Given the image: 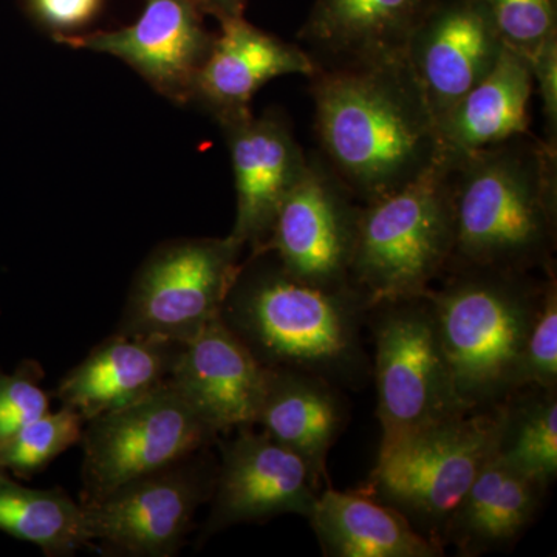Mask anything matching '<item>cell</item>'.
<instances>
[{"label":"cell","mask_w":557,"mask_h":557,"mask_svg":"<svg viewBox=\"0 0 557 557\" xmlns=\"http://www.w3.org/2000/svg\"><path fill=\"white\" fill-rule=\"evenodd\" d=\"M319 156L359 203L423 177L440 157L434 115L405 60L310 76Z\"/></svg>","instance_id":"1"},{"label":"cell","mask_w":557,"mask_h":557,"mask_svg":"<svg viewBox=\"0 0 557 557\" xmlns=\"http://www.w3.org/2000/svg\"><path fill=\"white\" fill-rule=\"evenodd\" d=\"M369 310V299L354 285L313 287L289 276L270 251H260L242 262L220 319L263 368L359 388L372 376L362 339Z\"/></svg>","instance_id":"2"},{"label":"cell","mask_w":557,"mask_h":557,"mask_svg":"<svg viewBox=\"0 0 557 557\" xmlns=\"http://www.w3.org/2000/svg\"><path fill=\"white\" fill-rule=\"evenodd\" d=\"M449 164L454 240L449 269H556L557 148L520 135Z\"/></svg>","instance_id":"3"},{"label":"cell","mask_w":557,"mask_h":557,"mask_svg":"<svg viewBox=\"0 0 557 557\" xmlns=\"http://www.w3.org/2000/svg\"><path fill=\"white\" fill-rule=\"evenodd\" d=\"M545 274L457 267L446 271L442 287L426 293L467 410L496 408L519 391L523 348L544 296Z\"/></svg>","instance_id":"4"},{"label":"cell","mask_w":557,"mask_h":557,"mask_svg":"<svg viewBox=\"0 0 557 557\" xmlns=\"http://www.w3.org/2000/svg\"><path fill=\"white\" fill-rule=\"evenodd\" d=\"M454 240L449 164L442 159L397 193L361 205L350 284L370 307L420 298L448 271Z\"/></svg>","instance_id":"5"},{"label":"cell","mask_w":557,"mask_h":557,"mask_svg":"<svg viewBox=\"0 0 557 557\" xmlns=\"http://www.w3.org/2000/svg\"><path fill=\"white\" fill-rule=\"evenodd\" d=\"M496 408L438 421L380 448L366 494L445 548L450 519L496 453Z\"/></svg>","instance_id":"6"},{"label":"cell","mask_w":557,"mask_h":557,"mask_svg":"<svg viewBox=\"0 0 557 557\" xmlns=\"http://www.w3.org/2000/svg\"><path fill=\"white\" fill-rule=\"evenodd\" d=\"M373 364L381 431L380 448L471 412L458 398L428 296L370 307Z\"/></svg>","instance_id":"7"},{"label":"cell","mask_w":557,"mask_h":557,"mask_svg":"<svg viewBox=\"0 0 557 557\" xmlns=\"http://www.w3.org/2000/svg\"><path fill=\"white\" fill-rule=\"evenodd\" d=\"M244 249L231 236L163 242L135 274L115 332L188 343L220 318Z\"/></svg>","instance_id":"8"},{"label":"cell","mask_w":557,"mask_h":557,"mask_svg":"<svg viewBox=\"0 0 557 557\" xmlns=\"http://www.w3.org/2000/svg\"><path fill=\"white\" fill-rule=\"evenodd\" d=\"M218 440V432L166 380L145 397L86 421L81 504L171 467Z\"/></svg>","instance_id":"9"},{"label":"cell","mask_w":557,"mask_h":557,"mask_svg":"<svg viewBox=\"0 0 557 557\" xmlns=\"http://www.w3.org/2000/svg\"><path fill=\"white\" fill-rule=\"evenodd\" d=\"M218 463L209 448L171 467L116 487L83 505L86 530L110 556L178 555L194 527L197 509L214 490Z\"/></svg>","instance_id":"10"},{"label":"cell","mask_w":557,"mask_h":557,"mask_svg":"<svg viewBox=\"0 0 557 557\" xmlns=\"http://www.w3.org/2000/svg\"><path fill=\"white\" fill-rule=\"evenodd\" d=\"M361 205L319 152L311 153L260 251H270L289 276L313 287H351Z\"/></svg>","instance_id":"11"},{"label":"cell","mask_w":557,"mask_h":557,"mask_svg":"<svg viewBox=\"0 0 557 557\" xmlns=\"http://www.w3.org/2000/svg\"><path fill=\"white\" fill-rule=\"evenodd\" d=\"M322 479L306 458L265 432L237 429L236 438L220 443L211 509L197 547L240 523L265 522L284 515L309 518Z\"/></svg>","instance_id":"12"},{"label":"cell","mask_w":557,"mask_h":557,"mask_svg":"<svg viewBox=\"0 0 557 557\" xmlns=\"http://www.w3.org/2000/svg\"><path fill=\"white\" fill-rule=\"evenodd\" d=\"M214 38L189 0H146L138 20L121 30L54 35L72 49L126 62L175 104L193 102L194 84Z\"/></svg>","instance_id":"13"},{"label":"cell","mask_w":557,"mask_h":557,"mask_svg":"<svg viewBox=\"0 0 557 557\" xmlns=\"http://www.w3.org/2000/svg\"><path fill=\"white\" fill-rule=\"evenodd\" d=\"M483 0H431L406 47L435 123L485 78L505 50Z\"/></svg>","instance_id":"14"},{"label":"cell","mask_w":557,"mask_h":557,"mask_svg":"<svg viewBox=\"0 0 557 557\" xmlns=\"http://www.w3.org/2000/svg\"><path fill=\"white\" fill-rule=\"evenodd\" d=\"M228 143L237 209L230 236L249 252L269 240L282 201L306 172L309 157L284 113L269 110L222 126Z\"/></svg>","instance_id":"15"},{"label":"cell","mask_w":557,"mask_h":557,"mask_svg":"<svg viewBox=\"0 0 557 557\" xmlns=\"http://www.w3.org/2000/svg\"><path fill=\"white\" fill-rule=\"evenodd\" d=\"M269 372L218 318L183 344L168 380L220 435L255 426Z\"/></svg>","instance_id":"16"},{"label":"cell","mask_w":557,"mask_h":557,"mask_svg":"<svg viewBox=\"0 0 557 557\" xmlns=\"http://www.w3.org/2000/svg\"><path fill=\"white\" fill-rule=\"evenodd\" d=\"M314 72L317 65L304 47L237 17L220 22V33L194 84L193 102H199L222 127L251 115L252 98L271 79L310 78Z\"/></svg>","instance_id":"17"},{"label":"cell","mask_w":557,"mask_h":557,"mask_svg":"<svg viewBox=\"0 0 557 557\" xmlns=\"http://www.w3.org/2000/svg\"><path fill=\"white\" fill-rule=\"evenodd\" d=\"M431 0H314L299 39L318 69L405 60Z\"/></svg>","instance_id":"18"},{"label":"cell","mask_w":557,"mask_h":557,"mask_svg":"<svg viewBox=\"0 0 557 557\" xmlns=\"http://www.w3.org/2000/svg\"><path fill=\"white\" fill-rule=\"evenodd\" d=\"M183 344L113 332L58 384L57 398L84 421L123 408L170 379Z\"/></svg>","instance_id":"19"},{"label":"cell","mask_w":557,"mask_h":557,"mask_svg":"<svg viewBox=\"0 0 557 557\" xmlns=\"http://www.w3.org/2000/svg\"><path fill=\"white\" fill-rule=\"evenodd\" d=\"M530 60L505 47L496 67L437 120L440 157L456 160L530 134Z\"/></svg>","instance_id":"20"},{"label":"cell","mask_w":557,"mask_h":557,"mask_svg":"<svg viewBox=\"0 0 557 557\" xmlns=\"http://www.w3.org/2000/svg\"><path fill=\"white\" fill-rule=\"evenodd\" d=\"M548 487L494 456L454 512L445 545L463 557L512 547L537 519Z\"/></svg>","instance_id":"21"},{"label":"cell","mask_w":557,"mask_h":557,"mask_svg":"<svg viewBox=\"0 0 557 557\" xmlns=\"http://www.w3.org/2000/svg\"><path fill=\"white\" fill-rule=\"evenodd\" d=\"M269 370L256 424L325 478L330 449L350 417L343 388L311 373Z\"/></svg>","instance_id":"22"},{"label":"cell","mask_w":557,"mask_h":557,"mask_svg":"<svg viewBox=\"0 0 557 557\" xmlns=\"http://www.w3.org/2000/svg\"><path fill=\"white\" fill-rule=\"evenodd\" d=\"M327 557H438L442 545L364 491L322 490L309 518Z\"/></svg>","instance_id":"23"},{"label":"cell","mask_w":557,"mask_h":557,"mask_svg":"<svg viewBox=\"0 0 557 557\" xmlns=\"http://www.w3.org/2000/svg\"><path fill=\"white\" fill-rule=\"evenodd\" d=\"M0 531L47 556H72L90 545L83 505L61 490L22 486L0 469Z\"/></svg>","instance_id":"24"},{"label":"cell","mask_w":557,"mask_h":557,"mask_svg":"<svg viewBox=\"0 0 557 557\" xmlns=\"http://www.w3.org/2000/svg\"><path fill=\"white\" fill-rule=\"evenodd\" d=\"M494 456L552 486L557 475V388H519L497 406Z\"/></svg>","instance_id":"25"},{"label":"cell","mask_w":557,"mask_h":557,"mask_svg":"<svg viewBox=\"0 0 557 557\" xmlns=\"http://www.w3.org/2000/svg\"><path fill=\"white\" fill-rule=\"evenodd\" d=\"M84 418L69 406L47 412L22 428L0 448V469L22 479L42 471L83 438Z\"/></svg>","instance_id":"26"},{"label":"cell","mask_w":557,"mask_h":557,"mask_svg":"<svg viewBox=\"0 0 557 557\" xmlns=\"http://www.w3.org/2000/svg\"><path fill=\"white\" fill-rule=\"evenodd\" d=\"M505 46L530 60L557 35V0H483Z\"/></svg>","instance_id":"27"},{"label":"cell","mask_w":557,"mask_h":557,"mask_svg":"<svg viewBox=\"0 0 557 557\" xmlns=\"http://www.w3.org/2000/svg\"><path fill=\"white\" fill-rule=\"evenodd\" d=\"M557 388V274H545L544 296L528 333L520 366L519 388Z\"/></svg>","instance_id":"28"},{"label":"cell","mask_w":557,"mask_h":557,"mask_svg":"<svg viewBox=\"0 0 557 557\" xmlns=\"http://www.w3.org/2000/svg\"><path fill=\"white\" fill-rule=\"evenodd\" d=\"M42 375L35 361L22 362L14 373L0 370V448L22 428L49 412V395L39 386Z\"/></svg>","instance_id":"29"},{"label":"cell","mask_w":557,"mask_h":557,"mask_svg":"<svg viewBox=\"0 0 557 557\" xmlns=\"http://www.w3.org/2000/svg\"><path fill=\"white\" fill-rule=\"evenodd\" d=\"M533 89L541 100L545 141L557 148V35L545 40L530 58Z\"/></svg>","instance_id":"30"},{"label":"cell","mask_w":557,"mask_h":557,"mask_svg":"<svg viewBox=\"0 0 557 557\" xmlns=\"http://www.w3.org/2000/svg\"><path fill=\"white\" fill-rule=\"evenodd\" d=\"M33 14L46 27L65 35L89 24L101 9V0H28Z\"/></svg>","instance_id":"31"},{"label":"cell","mask_w":557,"mask_h":557,"mask_svg":"<svg viewBox=\"0 0 557 557\" xmlns=\"http://www.w3.org/2000/svg\"><path fill=\"white\" fill-rule=\"evenodd\" d=\"M201 14L215 17L219 22L244 17L248 0H189Z\"/></svg>","instance_id":"32"}]
</instances>
